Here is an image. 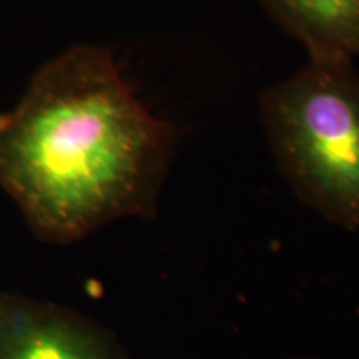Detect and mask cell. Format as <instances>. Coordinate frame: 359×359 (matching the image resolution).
Masks as SVG:
<instances>
[{
	"mask_svg": "<svg viewBox=\"0 0 359 359\" xmlns=\"http://www.w3.org/2000/svg\"><path fill=\"white\" fill-rule=\"evenodd\" d=\"M0 359H127L109 331L55 303L0 291Z\"/></svg>",
	"mask_w": 359,
	"mask_h": 359,
	"instance_id": "3957f363",
	"label": "cell"
},
{
	"mask_svg": "<svg viewBox=\"0 0 359 359\" xmlns=\"http://www.w3.org/2000/svg\"><path fill=\"white\" fill-rule=\"evenodd\" d=\"M308 58L359 57V0H258Z\"/></svg>",
	"mask_w": 359,
	"mask_h": 359,
	"instance_id": "277c9868",
	"label": "cell"
},
{
	"mask_svg": "<svg viewBox=\"0 0 359 359\" xmlns=\"http://www.w3.org/2000/svg\"><path fill=\"white\" fill-rule=\"evenodd\" d=\"M175 128L151 114L109 47L79 43L0 111V187L45 243L154 213Z\"/></svg>",
	"mask_w": 359,
	"mask_h": 359,
	"instance_id": "6da1fadb",
	"label": "cell"
},
{
	"mask_svg": "<svg viewBox=\"0 0 359 359\" xmlns=\"http://www.w3.org/2000/svg\"><path fill=\"white\" fill-rule=\"evenodd\" d=\"M259 115L281 172L303 201L359 230V74L349 58H308L264 88Z\"/></svg>",
	"mask_w": 359,
	"mask_h": 359,
	"instance_id": "7a4b0ae2",
	"label": "cell"
}]
</instances>
